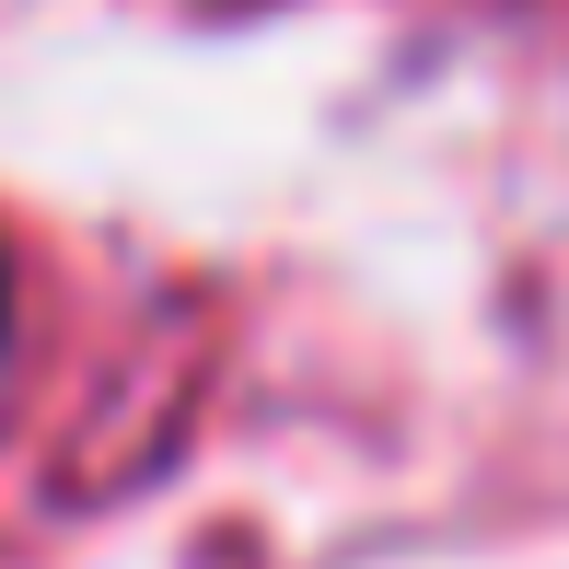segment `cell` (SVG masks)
Returning <instances> with one entry per match:
<instances>
[{
    "label": "cell",
    "mask_w": 569,
    "mask_h": 569,
    "mask_svg": "<svg viewBox=\"0 0 569 569\" xmlns=\"http://www.w3.org/2000/svg\"><path fill=\"white\" fill-rule=\"evenodd\" d=\"M0 326H12V291H0Z\"/></svg>",
    "instance_id": "6da1fadb"
}]
</instances>
